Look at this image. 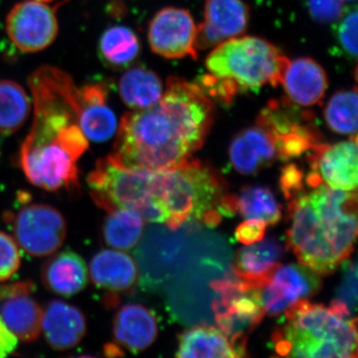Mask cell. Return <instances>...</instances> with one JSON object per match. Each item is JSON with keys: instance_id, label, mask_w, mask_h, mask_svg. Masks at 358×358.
<instances>
[{"instance_id": "6da1fadb", "label": "cell", "mask_w": 358, "mask_h": 358, "mask_svg": "<svg viewBox=\"0 0 358 358\" xmlns=\"http://www.w3.org/2000/svg\"><path fill=\"white\" fill-rule=\"evenodd\" d=\"M213 117V102L199 84L169 78L157 105L122 117L109 157L128 169H176L203 145Z\"/></svg>"}, {"instance_id": "7a4b0ae2", "label": "cell", "mask_w": 358, "mask_h": 358, "mask_svg": "<svg viewBox=\"0 0 358 358\" xmlns=\"http://www.w3.org/2000/svg\"><path fill=\"white\" fill-rule=\"evenodd\" d=\"M308 186V185H307ZM287 243L301 264L331 274L348 259L357 236V193L305 185L288 199Z\"/></svg>"}, {"instance_id": "3957f363", "label": "cell", "mask_w": 358, "mask_h": 358, "mask_svg": "<svg viewBox=\"0 0 358 358\" xmlns=\"http://www.w3.org/2000/svg\"><path fill=\"white\" fill-rule=\"evenodd\" d=\"M272 334L280 357L357 358V317H346L331 307L301 301L282 313Z\"/></svg>"}, {"instance_id": "277c9868", "label": "cell", "mask_w": 358, "mask_h": 358, "mask_svg": "<svg viewBox=\"0 0 358 358\" xmlns=\"http://www.w3.org/2000/svg\"><path fill=\"white\" fill-rule=\"evenodd\" d=\"M152 194L167 214L169 229L187 223L215 227L225 216V192L222 179L199 160H188L169 171H155Z\"/></svg>"}, {"instance_id": "5b68a950", "label": "cell", "mask_w": 358, "mask_h": 358, "mask_svg": "<svg viewBox=\"0 0 358 358\" xmlns=\"http://www.w3.org/2000/svg\"><path fill=\"white\" fill-rule=\"evenodd\" d=\"M88 147L78 124L59 131L31 129L21 145L18 164L33 185L74 194L80 190L77 162Z\"/></svg>"}, {"instance_id": "8992f818", "label": "cell", "mask_w": 358, "mask_h": 358, "mask_svg": "<svg viewBox=\"0 0 358 358\" xmlns=\"http://www.w3.org/2000/svg\"><path fill=\"white\" fill-rule=\"evenodd\" d=\"M289 63L277 47L254 36L227 40L205 61L210 74L231 80L240 92L281 85Z\"/></svg>"}, {"instance_id": "52a82bcc", "label": "cell", "mask_w": 358, "mask_h": 358, "mask_svg": "<svg viewBox=\"0 0 358 358\" xmlns=\"http://www.w3.org/2000/svg\"><path fill=\"white\" fill-rule=\"evenodd\" d=\"M155 171L128 169L109 157L99 159L87 178L92 199L107 212L117 208L140 210L157 199L152 194Z\"/></svg>"}, {"instance_id": "ba28073f", "label": "cell", "mask_w": 358, "mask_h": 358, "mask_svg": "<svg viewBox=\"0 0 358 358\" xmlns=\"http://www.w3.org/2000/svg\"><path fill=\"white\" fill-rule=\"evenodd\" d=\"M257 124L272 134L282 162L300 157L322 143L315 115L289 99L271 101L261 110Z\"/></svg>"}, {"instance_id": "9c48e42d", "label": "cell", "mask_w": 358, "mask_h": 358, "mask_svg": "<svg viewBox=\"0 0 358 358\" xmlns=\"http://www.w3.org/2000/svg\"><path fill=\"white\" fill-rule=\"evenodd\" d=\"M219 294L213 303L219 329L233 343L247 352V336L262 322L263 308L251 289L239 279H223L211 282Z\"/></svg>"}, {"instance_id": "30bf717a", "label": "cell", "mask_w": 358, "mask_h": 358, "mask_svg": "<svg viewBox=\"0 0 358 358\" xmlns=\"http://www.w3.org/2000/svg\"><path fill=\"white\" fill-rule=\"evenodd\" d=\"M322 288L320 274L303 264H280L265 281L252 289L265 315L278 317Z\"/></svg>"}, {"instance_id": "8fae6325", "label": "cell", "mask_w": 358, "mask_h": 358, "mask_svg": "<svg viewBox=\"0 0 358 358\" xmlns=\"http://www.w3.org/2000/svg\"><path fill=\"white\" fill-rule=\"evenodd\" d=\"M14 235L21 248L33 257L50 256L67 235V222L63 214L48 204L23 207L14 216Z\"/></svg>"}, {"instance_id": "7c38bea8", "label": "cell", "mask_w": 358, "mask_h": 358, "mask_svg": "<svg viewBox=\"0 0 358 358\" xmlns=\"http://www.w3.org/2000/svg\"><path fill=\"white\" fill-rule=\"evenodd\" d=\"M357 136L334 145L320 143L308 152L310 171L305 183L310 187L324 185L343 192L357 190Z\"/></svg>"}, {"instance_id": "4fadbf2b", "label": "cell", "mask_w": 358, "mask_h": 358, "mask_svg": "<svg viewBox=\"0 0 358 358\" xmlns=\"http://www.w3.org/2000/svg\"><path fill=\"white\" fill-rule=\"evenodd\" d=\"M6 32L16 48L34 53L55 40L58 22L53 9L34 0L15 4L6 18Z\"/></svg>"}, {"instance_id": "5bb4252c", "label": "cell", "mask_w": 358, "mask_h": 358, "mask_svg": "<svg viewBox=\"0 0 358 358\" xmlns=\"http://www.w3.org/2000/svg\"><path fill=\"white\" fill-rule=\"evenodd\" d=\"M196 34L192 14L176 7L162 9L148 26L150 48L167 59L196 58Z\"/></svg>"}, {"instance_id": "9a60e30c", "label": "cell", "mask_w": 358, "mask_h": 358, "mask_svg": "<svg viewBox=\"0 0 358 358\" xmlns=\"http://www.w3.org/2000/svg\"><path fill=\"white\" fill-rule=\"evenodd\" d=\"M250 9L242 0H206L204 20L197 27L196 49L215 48L243 34Z\"/></svg>"}, {"instance_id": "2e32d148", "label": "cell", "mask_w": 358, "mask_h": 358, "mask_svg": "<svg viewBox=\"0 0 358 358\" xmlns=\"http://www.w3.org/2000/svg\"><path fill=\"white\" fill-rule=\"evenodd\" d=\"M233 169L243 176H254L279 159L274 138L263 127L247 128L233 138L229 148Z\"/></svg>"}, {"instance_id": "e0dca14e", "label": "cell", "mask_w": 358, "mask_h": 358, "mask_svg": "<svg viewBox=\"0 0 358 358\" xmlns=\"http://www.w3.org/2000/svg\"><path fill=\"white\" fill-rule=\"evenodd\" d=\"M90 275L96 288L108 292L110 307L117 305L115 294L127 293L136 285L138 270L133 258L124 252L103 249L90 262Z\"/></svg>"}, {"instance_id": "ac0fdd59", "label": "cell", "mask_w": 358, "mask_h": 358, "mask_svg": "<svg viewBox=\"0 0 358 358\" xmlns=\"http://www.w3.org/2000/svg\"><path fill=\"white\" fill-rule=\"evenodd\" d=\"M159 334V322L152 310L140 305L122 306L113 320L114 345L131 353L143 352L155 343Z\"/></svg>"}, {"instance_id": "d6986e66", "label": "cell", "mask_w": 358, "mask_h": 358, "mask_svg": "<svg viewBox=\"0 0 358 358\" xmlns=\"http://www.w3.org/2000/svg\"><path fill=\"white\" fill-rule=\"evenodd\" d=\"M42 329L53 350L64 352L79 345L87 333V320L79 308L54 300L43 310Z\"/></svg>"}, {"instance_id": "ffe728a7", "label": "cell", "mask_w": 358, "mask_h": 358, "mask_svg": "<svg viewBox=\"0 0 358 358\" xmlns=\"http://www.w3.org/2000/svg\"><path fill=\"white\" fill-rule=\"evenodd\" d=\"M291 102L303 108L322 102L329 80L324 68L310 58L289 61L282 84Z\"/></svg>"}, {"instance_id": "44dd1931", "label": "cell", "mask_w": 358, "mask_h": 358, "mask_svg": "<svg viewBox=\"0 0 358 358\" xmlns=\"http://www.w3.org/2000/svg\"><path fill=\"white\" fill-rule=\"evenodd\" d=\"M81 91L82 108L80 129L90 140L109 141L117 131V117L107 103V90L102 84L86 85Z\"/></svg>"}, {"instance_id": "7402d4cb", "label": "cell", "mask_w": 358, "mask_h": 358, "mask_svg": "<svg viewBox=\"0 0 358 358\" xmlns=\"http://www.w3.org/2000/svg\"><path fill=\"white\" fill-rule=\"evenodd\" d=\"M282 254L284 249L278 240L271 237L260 240L238 251L233 272L249 289H254L281 264Z\"/></svg>"}, {"instance_id": "603a6c76", "label": "cell", "mask_w": 358, "mask_h": 358, "mask_svg": "<svg viewBox=\"0 0 358 358\" xmlns=\"http://www.w3.org/2000/svg\"><path fill=\"white\" fill-rule=\"evenodd\" d=\"M41 278L51 293L70 298L86 288L88 268L84 259L75 252H61L44 264Z\"/></svg>"}, {"instance_id": "cb8c5ba5", "label": "cell", "mask_w": 358, "mask_h": 358, "mask_svg": "<svg viewBox=\"0 0 358 358\" xmlns=\"http://www.w3.org/2000/svg\"><path fill=\"white\" fill-rule=\"evenodd\" d=\"M247 352L238 348L220 329L197 326L178 336L176 357H245Z\"/></svg>"}, {"instance_id": "d4e9b609", "label": "cell", "mask_w": 358, "mask_h": 358, "mask_svg": "<svg viewBox=\"0 0 358 358\" xmlns=\"http://www.w3.org/2000/svg\"><path fill=\"white\" fill-rule=\"evenodd\" d=\"M0 317L17 338L32 343L39 338L43 310L30 294H18L4 300Z\"/></svg>"}, {"instance_id": "484cf974", "label": "cell", "mask_w": 358, "mask_h": 358, "mask_svg": "<svg viewBox=\"0 0 358 358\" xmlns=\"http://www.w3.org/2000/svg\"><path fill=\"white\" fill-rule=\"evenodd\" d=\"M122 102L134 110L154 107L164 95L162 80L154 71L134 67L122 75L119 83Z\"/></svg>"}, {"instance_id": "4316f807", "label": "cell", "mask_w": 358, "mask_h": 358, "mask_svg": "<svg viewBox=\"0 0 358 358\" xmlns=\"http://www.w3.org/2000/svg\"><path fill=\"white\" fill-rule=\"evenodd\" d=\"M232 204L235 214L263 221L267 225H275L282 218L281 205L265 186H246L239 194H232Z\"/></svg>"}, {"instance_id": "83f0119b", "label": "cell", "mask_w": 358, "mask_h": 358, "mask_svg": "<svg viewBox=\"0 0 358 358\" xmlns=\"http://www.w3.org/2000/svg\"><path fill=\"white\" fill-rule=\"evenodd\" d=\"M108 213L103 224L105 243L124 251L136 247L143 233V220L140 214L131 208H117Z\"/></svg>"}, {"instance_id": "f1b7e54d", "label": "cell", "mask_w": 358, "mask_h": 358, "mask_svg": "<svg viewBox=\"0 0 358 358\" xmlns=\"http://www.w3.org/2000/svg\"><path fill=\"white\" fill-rule=\"evenodd\" d=\"M30 101L20 84L0 80V134L17 131L29 117Z\"/></svg>"}, {"instance_id": "f546056e", "label": "cell", "mask_w": 358, "mask_h": 358, "mask_svg": "<svg viewBox=\"0 0 358 358\" xmlns=\"http://www.w3.org/2000/svg\"><path fill=\"white\" fill-rule=\"evenodd\" d=\"M140 50L138 36L124 26L110 27L100 40V52L103 61L114 67L131 64L138 57Z\"/></svg>"}, {"instance_id": "4dcf8cb0", "label": "cell", "mask_w": 358, "mask_h": 358, "mask_svg": "<svg viewBox=\"0 0 358 358\" xmlns=\"http://www.w3.org/2000/svg\"><path fill=\"white\" fill-rule=\"evenodd\" d=\"M357 89L336 92L324 110L329 129L338 134L357 136Z\"/></svg>"}, {"instance_id": "1f68e13d", "label": "cell", "mask_w": 358, "mask_h": 358, "mask_svg": "<svg viewBox=\"0 0 358 358\" xmlns=\"http://www.w3.org/2000/svg\"><path fill=\"white\" fill-rule=\"evenodd\" d=\"M343 277L331 307L346 317H355L357 307V263L348 259L343 261Z\"/></svg>"}, {"instance_id": "d6a6232c", "label": "cell", "mask_w": 358, "mask_h": 358, "mask_svg": "<svg viewBox=\"0 0 358 358\" xmlns=\"http://www.w3.org/2000/svg\"><path fill=\"white\" fill-rule=\"evenodd\" d=\"M357 7L345 13L334 26V38L343 54L350 59L357 57Z\"/></svg>"}, {"instance_id": "836d02e7", "label": "cell", "mask_w": 358, "mask_h": 358, "mask_svg": "<svg viewBox=\"0 0 358 358\" xmlns=\"http://www.w3.org/2000/svg\"><path fill=\"white\" fill-rule=\"evenodd\" d=\"M199 85L209 98H213L223 105H230L240 92L234 82L213 74L202 76Z\"/></svg>"}, {"instance_id": "e575fe53", "label": "cell", "mask_w": 358, "mask_h": 358, "mask_svg": "<svg viewBox=\"0 0 358 358\" xmlns=\"http://www.w3.org/2000/svg\"><path fill=\"white\" fill-rule=\"evenodd\" d=\"M20 253L13 237L0 231V282L7 281L20 267Z\"/></svg>"}, {"instance_id": "d590c367", "label": "cell", "mask_w": 358, "mask_h": 358, "mask_svg": "<svg viewBox=\"0 0 358 358\" xmlns=\"http://www.w3.org/2000/svg\"><path fill=\"white\" fill-rule=\"evenodd\" d=\"M310 16L320 23H333L345 13L343 0H308Z\"/></svg>"}, {"instance_id": "8d00e7d4", "label": "cell", "mask_w": 358, "mask_h": 358, "mask_svg": "<svg viewBox=\"0 0 358 358\" xmlns=\"http://www.w3.org/2000/svg\"><path fill=\"white\" fill-rule=\"evenodd\" d=\"M305 185L303 173L296 164H288L282 169L280 178V187L284 196L288 199L294 193L299 192Z\"/></svg>"}, {"instance_id": "74e56055", "label": "cell", "mask_w": 358, "mask_h": 358, "mask_svg": "<svg viewBox=\"0 0 358 358\" xmlns=\"http://www.w3.org/2000/svg\"><path fill=\"white\" fill-rule=\"evenodd\" d=\"M267 224L256 219H247V221L238 226L236 238L242 244L250 245L260 241L265 235Z\"/></svg>"}, {"instance_id": "f35d334b", "label": "cell", "mask_w": 358, "mask_h": 358, "mask_svg": "<svg viewBox=\"0 0 358 358\" xmlns=\"http://www.w3.org/2000/svg\"><path fill=\"white\" fill-rule=\"evenodd\" d=\"M17 345V336L9 329L0 317V358L8 357L15 352Z\"/></svg>"}, {"instance_id": "ab89813d", "label": "cell", "mask_w": 358, "mask_h": 358, "mask_svg": "<svg viewBox=\"0 0 358 358\" xmlns=\"http://www.w3.org/2000/svg\"><path fill=\"white\" fill-rule=\"evenodd\" d=\"M34 282L31 281H20L13 284L0 285V301L18 296V294H31L35 291Z\"/></svg>"}, {"instance_id": "60d3db41", "label": "cell", "mask_w": 358, "mask_h": 358, "mask_svg": "<svg viewBox=\"0 0 358 358\" xmlns=\"http://www.w3.org/2000/svg\"><path fill=\"white\" fill-rule=\"evenodd\" d=\"M39 1L50 2V1H53V0H39Z\"/></svg>"}, {"instance_id": "b9f144b4", "label": "cell", "mask_w": 358, "mask_h": 358, "mask_svg": "<svg viewBox=\"0 0 358 358\" xmlns=\"http://www.w3.org/2000/svg\"><path fill=\"white\" fill-rule=\"evenodd\" d=\"M343 1H355V0H343Z\"/></svg>"}]
</instances>
